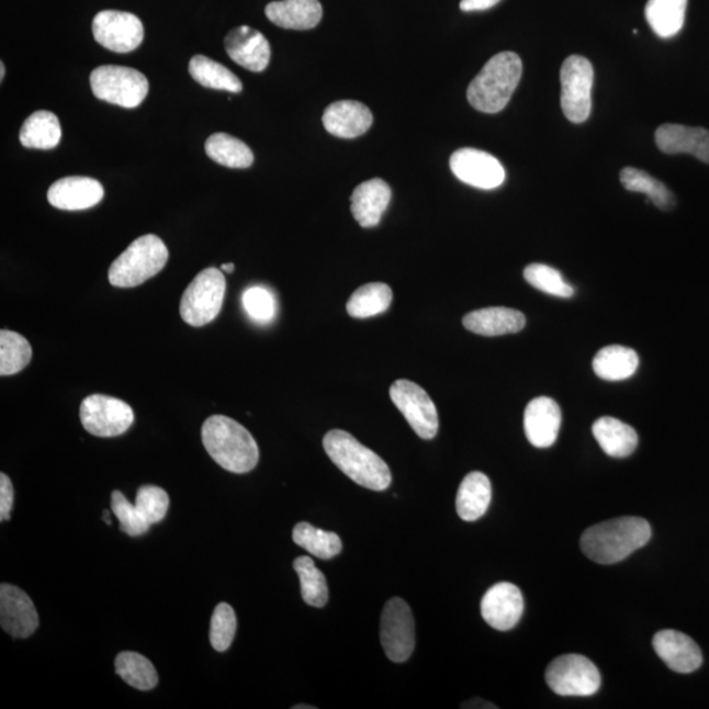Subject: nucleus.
Listing matches in <instances>:
<instances>
[{
    "label": "nucleus",
    "mask_w": 709,
    "mask_h": 709,
    "mask_svg": "<svg viewBox=\"0 0 709 709\" xmlns=\"http://www.w3.org/2000/svg\"><path fill=\"white\" fill-rule=\"evenodd\" d=\"M652 538L645 519L623 517L601 521L582 534L581 548L594 563L611 565L630 558Z\"/></svg>",
    "instance_id": "obj_1"
},
{
    "label": "nucleus",
    "mask_w": 709,
    "mask_h": 709,
    "mask_svg": "<svg viewBox=\"0 0 709 709\" xmlns=\"http://www.w3.org/2000/svg\"><path fill=\"white\" fill-rule=\"evenodd\" d=\"M324 448L347 477L354 484L374 492H383L392 483L390 466L370 448L361 444L351 434L331 430L325 435Z\"/></svg>",
    "instance_id": "obj_2"
},
{
    "label": "nucleus",
    "mask_w": 709,
    "mask_h": 709,
    "mask_svg": "<svg viewBox=\"0 0 709 709\" xmlns=\"http://www.w3.org/2000/svg\"><path fill=\"white\" fill-rule=\"evenodd\" d=\"M202 438L211 458L227 472L249 473L258 465L257 441L237 420L213 416L205 420Z\"/></svg>",
    "instance_id": "obj_3"
},
{
    "label": "nucleus",
    "mask_w": 709,
    "mask_h": 709,
    "mask_svg": "<svg viewBox=\"0 0 709 709\" xmlns=\"http://www.w3.org/2000/svg\"><path fill=\"white\" fill-rule=\"evenodd\" d=\"M524 65L514 52H502L486 63L468 87V102L474 110L498 113L505 110L520 82Z\"/></svg>",
    "instance_id": "obj_4"
},
{
    "label": "nucleus",
    "mask_w": 709,
    "mask_h": 709,
    "mask_svg": "<svg viewBox=\"0 0 709 709\" xmlns=\"http://www.w3.org/2000/svg\"><path fill=\"white\" fill-rule=\"evenodd\" d=\"M169 260L164 240L154 234H146L130 245L110 267L109 279L113 286L133 288L142 285L165 269Z\"/></svg>",
    "instance_id": "obj_5"
},
{
    "label": "nucleus",
    "mask_w": 709,
    "mask_h": 709,
    "mask_svg": "<svg viewBox=\"0 0 709 709\" xmlns=\"http://www.w3.org/2000/svg\"><path fill=\"white\" fill-rule=\"evenodd\" d=\"M90 83L93 95L99 100L128 110L142 105L149 93V82L144 74L125 66H99L91 72Z\"/></svg>",
    "instance_id": "obj_6"
},
{
    "label": "nucleus",
    "mask_w": 709,
    "mask_h": 709,
    "mask_svg": "<svg viewBox=\"0 0 709 709\" xmlns=\"http://www.w3.org/2000/svg\"><path fill=\"white\" fill-rule=\"evenodd\" d=\"M225 293L224 273L213 267L203 270L187 286L180 301V316L193 327L211 324L223 310Z\"/></svg>",
    "instance_id": "obj_7"
},
{
    "label": "nucleus",
    "mask_w": 709,
    "mask_h": 709,
    "mask_svg": "<svg viewBox=\"0 0 709 709\" xmlns=\"http://www.w3.org/2000/svg\"><path fill=\"white\" fill-rule=\"evenodd\" d=\"M561 109L574 124L585 123L592 113L594 69L582 56L567 57L561 66Z\"/></svg>",
    "instance_id": "obj_8"
},
{
    "label": "nucleus",
    "mask_w": 709,
    "mask_h": 709,
    "mask_svg": "<svg viewBox=\"0 0 709 709\" xmlns=\"http://www.w3.org/2000/svg\"><path fill=\"white\" fill-rule=\"evenodd\" d=\"M545 680L560 697H592L600 688L598 667L581 654L553 660L547 668Z\"/></svg>",
    "instance_id": "obj_9"
},
{
    "label": "nucleus",
    "mask_w": 709,
    "mask_h": 709,
    "mask_svg": "<svg viewBox=\"0 0 709 709\" xmlns=\"http://www.w3.org/2000/svg\"><path fill=\"white\" fill-rule=\"evenodd\" d=\"M80 423L99 438L119 437L135 423V413L123 399L92 394L80 404Z\"/></svg>",
    "instance_id": "obj_10"
},
{
    "label": "nucleus",
    "mask_w": 709,
    "mask_h": 709,
    "mask_svg": "<svg viewBox=\"0 0 709 709\" xmlns=\"http://www.w3.org/2000/svg\"><path fill=\"white\" fill-rule=\"evenodd\" d=\"M381 645L393 662H405L416 648V623L409 605L404 599L392 598L381 615Z\"/></svg>",
    "instance_id": "obj_11"
},
{
    "label": "nucleus",
    "mask_w": 709,
    "mask_h": 709,
    "mask_svg": "<svg viewBox=\"0 0 709 709\" xmlns=\"http://www.w3.org/2000/svg\"><path fill=\"white\" fill-rule=\"evenodd\" d=\"M391 398L419 438L430 440L437 437L439 430L437 406L423 387L409 380H397L391 386Z\"/></svg>",
    "instance_id": "obj_12"
},
{
    "label": "nucleus",
    "mask_w": 709,
    "mask_h": 709,
    "mask_svg": "<svg viewBox=\"0 0 709 709\" xmlns=\"http://www.w3.org/2000/svg\"><path fill=\"white\" fill-rule=\"evenodd\" d=\"M97 43L115 53L136 50L144 42V24L136 15L123 11L99 12L92 22Z\"/></svg>",
    "instance_id": "obj_13"
},
{
    "label": "nucleus",
    "mask_w": 709,
    "mask_h": 709,
    "mask_svg": "<svg viewBox=\"0 0 709 709\" xmlns=\"http://www.w3.org/2000/svg\"><path fill=\"white\" fill-rule=\"evenodd\" d=\"M450 166L454 177L474 189L494 190L505 182L506 172L499 160L472 147L454 151Z\"/></svg>",
    "instance_id": "obj_14"
},
{
    "label": "nucleus",
    "mask_w": 709,
    "mask_h": 709,
    "mask_svg": "<svg viewBox=\"0 0 709 709\" xmlns=\"http://www.w3.org/2000/svg\"><path fill=\"white\" fill-rule=\"evenodd\" d=\"M525 611L524 595L518 586L500 582L486 592L481 600V615L497 631H510Z\"/></svg>",
    "instance_id": "obj_15"
},
{
    "label": "nucleus",
    "mask_w": 709,
    "mask_h": 709,
    "mask_svg": "<svg viewBox=\"0 0 709 709\" xmlns=\"http://www.w3.org/2000/svg\"><path fill=\"white\" fill-rule=\"evenodd\" d=\"M0 624L15 639H26L36 632L38 614L32 599L16 586H0Z\"/></svg>",
    "instance_id": "obj_16"
},
{
    "label": "nucleus",
    "mask_w": 709,
    "mask_h": 709,
    "mask_svg": "<svg viewBox=\"0 0 709 709\" xmlns=\"http://www.w3.org/2000/svg\"><path fill=\"white\" fill-rule=\"evenodd\" d=\"M225 49L234 63L254 72L265 71L271 61L269 40L249 25L237 26L227 33Z\"/></svg>",
    "instance_id": "obj_17"
},
{
    "label": "nucleus",
    "mask_w": 709,
    "mask_h": 709,
    "mask_svg": "<svg viewBox=\"0 0 709 709\" xmlns=\"http://www.w3.org/2000/svg\"><path fill=\"white\" fill-rule=\"evenodd\" d=\"M653 648L659 657L675 673L690 674L704 664L697 642L687 634L664 630L654 634Z\"/></svg>",
    "instance_id": "obj_18"
},
{
    "label": "nucleus",
    "mask_w": 709,
    "mask_h": 709,
    "mask_svg": "<svg viewBox=\"0 0 709 709\" xmlns=\"http://www.w3.org/2000/svg\"><path fill=\"white\" fill-rule=\"evenodd\" d=\"M103 198V185L97 179L87 177L59 179L48 191L50 205L63 211L90 210L102 202Z\"/></svg>",
    "instance_id": "obj_19"
},
{
    "label": "nucleus",
    "mask_w": 709,
    "mask_h": 709,
    "mask_svg": "<svg viewBox=\"0 0 709 709\" xmlns=\"http://www.w3.org/2000/svg\"><path fill=\"white\" fill-rule=\"evenodd\" d=\"M524 425L526 437L533 447L553 446L561 426L559 404L550 397L532 399L526 407Z\"/></svg>",
    "instance_id": "obj_20"
},
{
    "label": "nucleus",
    "mask_w": 709,
    "mask_h": 709,
    "mask_svg": "<svg viewBox=\"0 0 709 709\" xmlns=\"http://www.w3.org/2000/svg\"><path fill=\"white\" fill-rule=\"evenodd\" d=\"M655 144L665 154H690L709 164V131L698 126L664 124L655 131Z\"/></svg>",
    "instance_id": "obj_21"
},
{
    "label": "nucleus",
    "mask_w": 709,
    "mask_h": 709,
    "mask_svg": "<svg viewBox=\"0 0 709 709\" xmlns=\"http://www.w3.org/2000/svg\"><path fill=\"white\" fill-rule=\"evenodd\" d=\"M323 122L330 135L351 139L371 128L373 116L370 109L357 100H339L327 106Z\"/></svg>",
    "instance_id": "obj_22"
},
{
    "label": "nucleus",
    "mask_w": 709,
    "mask_h": 709,
    "mask_svg": "<svg viewBox=\"0 0 709 709\" xmlns=\"http://www.w3.org/2000/svg\"><path fill=\"white\" fill-rule=\"evenodd\" d=\"M392 199L391 187L383 179H371L354 189L351 195V212L361 227H374Z\"/></svg>",
    "instance_id": "obj_23"
},
{
    "label": "nucleus",
    "mask_w": 709,
    "mask_h": 709,
    "mask_svg": "<svg viewBox=\"0 0 709 709\" xmlns=\"http://www.w3.org/2000/svg\"><path fill=\"white\" fill-rule=\"evenodd\" d=\"M466 330L483 337H500L515 334L526 327L525 314L510 307H485L468 313L463 318Z\"/></svg>",
    "instance_id": "obj_24"
},
{
    "label": "nucleus",
    "mask_w": 709,
    "mask_h": 709,
    "mask_svg": "<svg viewBox=\"0 0 709 709\" xmlns=\"http://www.w3.org/2000/svg\"><path fill=\"white\" fill-rule=\"evenodd\" d=\"M324 10L319 0H283L266 7L270 22L284 30L307 31L316 29L323 20Z\"/></svg>",
    "instance_id": "obj_25"
},
{
    "label": "nucleus",
    "mask_w": 709,
    "mask_h": 709,
    "mask_svg": "<svg viewBox=\"0 0 709 709\" xmlns=\"http://www.w3.org/2000/svg\"><path fill=\"white\" fill-rule=\"evenodd\" d=\"M593 434L601 450L615 459L631 457L639 446V435L634 428L617 418L601 417L595 420Z\"/></svg>",
    "instance_id": "obj_26"
},
{
    "label": "nucleus",
    "mask_w": 709,
    "mask_h": 709,
    "mask_svg": "<svg viewBox=\"0 0 709 709\" xmlns=\"http://www.w3.org/2000/svg\"><path fill=\"white\" fill-rule=\"evenodd\" d=\"M492 502V484L486 474L472 472L460 484L457 497V511L465 521L484 517Z\"/></svg>",
    "instance_id": "obj_27"
},
{
    "label": "nucleus",
    "mask_w": 709,
    "mask_h": 709,
    "mask_svg": "<svg viewBox=\"0 0 709 709\" xmlns=\"http://www.w3.org/2000/svg\"><path fill=\"white\" fill-rule=\"evenodd\" d=\"M640 364L637 351L620 345L607 346L593 360V370L601 380L623 381L637 373Z\"/></svg>",
    "instance_id": "obj_28"
},
{
    "label": "nucleus",
    "mask_w": 709,
    "mask_h": 709,
    "mask_svg": "<svg viewBox=\"0 0 709 709\" xmlns=\"http://www.w3.org/2000/svg\"><path fill=\"white\" fill-rule=\"evenodd\" d=\"M58 117L49 111H37L25 120L20 130V143L26 149L52 150L61 142Z\"/></svg>",
    "instance_id": "obj_29"
},
{
    "label": "nucleus",
    "mask_w": 709,
    "mask_h": 709,
    "mask_svg": "<svg viewBox=\"0 0 709 709\" xmlns=\"http://www.w3.org/2000/svg\"><path fill=\"white\" fill-rule=\"evenodd\" d=\"M687 0H648L645 18L661 38L678 35L685 24Z\"/></svg>",
    "instance_id": "obj_30"
},
{
    "label": "nucleus",
    "mask_w": 709,
    "mask_h": 709,
    "mask_svg": "<svg viewBox=\"0 0 709 709\" xmlns=\"http://www.w3.org/2000/svg\"><path fill=\"white\" fill-rule=\"evenodd\" d=\"M620 182L627 191L645 193L649 200L661 211H673L677 205L674 193L645 171L624 167L620 171Z\"/></svg>",
    "instance_id": "obj_31"
},
{
    "label": "nucleus",
    "mask_w": 709,
    "mask_h": 709,
    "mask_svg": "<svg viewBox=\"0 0 709 709\" xmlns=\"http://www.w3.org/2000/svg\"><path fill=\"white\" fill-rule=\"evenodd\" d=\"M205 153L214 162L230 169H247L254 162L250 147L226 133H216L206 139Z\"/></svg>",
    "instance_id": "obj_32"
},
{
    "label": "nucleus",
    "mask_w": 709,
    "mask_h": 709,
    "mask_svg": "<svg viewBox=\"0 0 709 709\" xmlns=\"http://www.w3.org/2000/svg\"><path fill=\"white\" fill-rule=\"evenodd\" d=\"M190 74L198 83L206 89L229 91L239 93L244 86L236 74L225 68L212 58L205 56H195L190 61Z\"/></svg>",
    "instance_id": "obj_33"
},
{
    "label": "nucleus",
    "mask_w": 709,
    "mask_h": 709,
    "mask_svg": "<svg viewBox=\"0 0 709 709\" xmlns=\"http://www.w3.org/2000/svg\"><path fill=\"white\" fill-rule=\"evenodd\" d=\"M292 539L294 543L304 548L312 556L323 560L336 558L337 554L342 552L344 548L342 540L337 533L319 530V528L306 524V521H301V524L294 526Z\"/></svg>",
    "instance_id": "obj_34"
},
{
    "label": "nucleus",
    "mask_w": 709,
    "mask_h": 709,
    "mask_svg": "<svg viewBox=\"0 0 709 709\" xmlns=\"http://www.w3.org/2000/svg\"><path fill=\"white\" fill-rule=\"evenodd\" d=\"M393 300L390 285L370 283L352 293L347 303V313L353 318H370L387 311Z\"/></svg>",
    "instance_id": "obj_35"
},
{
    "label": "nucleus",
    "mask_w": 709,
    "mask_h": 709,
    "mask_svg": "<svg viewBox=\"0 0 709 709\" xmlns=\"http://www.w3.org/2000/svg\"><path fill=\"white\" fill-rule=\"evenodd\" d=\"M119 677L137 690L149 691L158 685L156 667L143 654L122 652L115 660Z\"/></svg>",
    "instance_id": "obj_36"
},
{
    "label": "nucleus",
    "mask_w": 709,
    "mask_h": 709,
    "mask_svg": "<svg viewBox=\"0 0 709 709\" xmlns=\"http://www.w3.org/2000/svg\"><path fill=\"white\" fill-rule=\"evenodd\" d=\"M293 569L299 574L301 595L306 605L324 607L329 599V588L323 572L311 558L301 556L293 561Z\"/></svg>",
    "instance_id": "obj_37"
},
{
    "label": "nucleus",
    "mask_w": 709,
    "mask_h": 709,
    "mask_svg": "<svg viewBox=\"0 0 709 709\" xmlns=\"http://www.w3.org/2000/svg\"><path fill=\"white\" fill-rule=\"evenodd\" d=\"M32 347L20 334L0 331V376H11L22 372L31 363Z\"/></svg>",
    "instance_id": "obj_38"
},
{
    "label": "nucleus",
    "mask_w": 709,
    "mask_h": 709,
    "mask_svg": "<svg viewBox=\"0 0 709 709\" xmlns=\"http://www.w3.org/2000/svg\"><path fill=\"white\" fill-rule=\"evenodd\" d=\"M526 282L540 292L560 299L574 296V288L566 282L561 272L543 263H532L524 271Z\"/></svg>",
    "instance_id": "obj_39"
},
{
    "label": "nucleus",
    "mask_w": 709,
    "mask_h": 709,
    "mask_svg": "<svg viewBox=\"0 0 709 709\" xmlns=\"http://www.w3.org/2000/svg\"><path fill=\"white\" fill-rule=\"evenodd\" d=\"M237 617L233 607L220 604L214 608L211 621L210 639L214 651L226 652L237 632Z\"/></svg>",
    "instance_id": "obj_40"
},
{
    "label": "nucleus",
    "mask_w": 709,
    "mask_h": 709,
    "mask_svg": "<svg viewBox=\"0 0 709 709\" xmlns=\"http://www.w3.org/2000/svg\"><path fill=\"white\" fill-rule=\"evenodd\" d=\"M135 505L150 526L159 524L169 510V494L162 487L145 485L139 487Z\"/></svg>",
    "instance_id": "obj_41"
},
{
    "label": "nucleus",
    "mask_w": 709,
    "mask_h": 709,
    "mask_svg": "<svg viewBox=\"0 0 709 709\" xmlns=\"http://www.w3.org/2000/svg\"><path fill=\"white\" fill-rule=\"evenodd\" d=\"M111 508L120 521V531L130 534V537H143L149 531L151 526L138 513L136 505H132L122 492L112 493Z\"/></svg>",
    "instance_id": "obj_42"
},
{
    "label": "nucleus",
    "mask_w": 709,
    "mask_h": 709,
    "mask_svg": "<svg viewBox=\"0 0 709 709\" xmlns=\"http://www.w3.org/2000/svg\"><path fill=\"white\" fill-rule=\"evenodd\" d=\"M244 306L249 316L260 323H269L277 312L275 299L262 286H252L245 292Z\"/></svg>",
    "instance_id": "obj_43"
},
{
    "label": "nucleus",
    "mask_w": 709,
    "mask_h": 709,
    "mask_svg": "<svg viewBox=\"0 0 709 709\" xmlns=\"http://www.w3.org/2000/svg\"><path fill=\"white\" fill-rule=\"evenodd\" d=\"M13 496H15V492H13L10 477L5 473L0 474V520L2 521L11 518Z\"/></svg>",
    "instance_id": "obj_44"
},
{
    "label": "nucleus",
    "mask_w": 709,
    "mask_h": 709,
    "mask_svg": "<svg viewBox=\"0 0 709 709\" xmlns=\"http://www.w3.org/2000/svg\"><path fill=\"white\" fill-rule=\"evenodd\" d=\"M499 2L500 0H461L460 10L464 12L485 11Z\"/></svg>",
    "instance_id": "obj_45"
},
{
    "label": "nucleus",
    "mask_w": 709,
    "mask_h": 709,
    "mask_svg": "<svg viewBox=\"0 0 709 709\" xmlns=\"http://www.w3.org/2000/svg\"><path fill=\"white\" fill-rule=\"evenodd\" d=\"M221 270H223V271H225L227 273H232L234 271V265L233 263L223 265V266H221Z\"/></svg>",
    "instance_id": "obj_46"
},
{
    "label": "nucleus",
    "mask_w": 709,
    "mask_h": 709,
    "mask_svg": "<svg viewBox=\"0 0 709 709\" xmlns=\"http://www.w3.org/2000/svg\"><path fill=\"white\" fill-rule=\"evenodd\" d=\"M103 519L105 520L106 525L112 526V520L110 519V511L109 510L103 511Z\"/></svg>",
    "instance_id": "obj_47"
},
{
    "label": "nucleus",
    "mask_w": 709,
    "mask_h": 709,
    "mask_svg": "<svg viewBox=\"0 0 709 709\" xmlns=\"http://www.w3.org/2000/svg\"><path fill=\"white\" fill-rule=\"evenodd\" d=\"M4 74H5V68H4V64L2 63L0 64V80L4 79Z\"/></svg>",
    "instance_id": "obj_48"
},
{
    "label": "nucleus",
    "mask_w": 709,
    "mask_h": 709,
    "mask_svg": "<svg viewBox=\"0 0 709 709\" xmlns=\"http://www.w3.org/2000/svg\"><path fill=\"white\" fill-rule=\"evenodd\" d=\"M293 708H294V709H304V708H307V709H314V708H316V707H313V706H296V707H293Z\"/></svg>",
    "instance_id": "obj_49"
}]
</instances>
